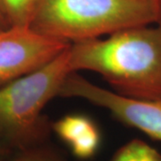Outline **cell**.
<instances>
[{"label": "cell", "mask_w": 161, "mask_h": 161, "mask_svg": "<svg viewBox=\"0 0 161 161\" xmlns=\"http://www.w3.org/2000/svg\"><path fill=\"white\" fill-rule=\"evenodd\" d=\"M68 54L72 73L98 74L111 91L125 97L161 98V28L157 24L72 43Z\"/></svg>", "instance_id": "1"}, {"label": "cell", "mask_w": 161, "mask_h": 161, "mask_svg": "<svg viewBox=\"0 0 161 161\" xmlns=\"http://www.w3.org/2000/svg\"><path fill=\"white\" fill-rule=\"evenodd\" d=\"M69 47L43 67L0 87V143L14 153L47 143L52 128L43 110L72 73Z\"/></svg>", "instance_id": "3"}, {"label": "cell", "mask_w": 161, "mask_h": 161, "mask_svg": "<svg viewBox=\"0 0 161 161\" xmlns=\"http://www.w3.org/2000/svg\"><path fill=\"white\" fill-rule=\"evenodd\" d=\"M149 144L139 139H133L115 151L110 161H143Z\"/></svg>", "instance_id": "9"}, {"label": "cell", "mask_w": 161, "mask_h": 161, "mask_svg": "<svg viewBox=\"0 0 161 161\" xmlns=\"http://www.w3.org/2000/svg\"><path fill=\"white\" fill-rule=\"evenodd\" d=\"M14 153L0 143V161H9Z\"/></svg>", "instance_id": "11"}, {"label": "cell", "mask_w": 161, "mask_h": 161, "mask_svg": "<svg viewBox=\"0 0 161 161\" xmlns=\"http://www.w3.org/2000/svg\"><path fill=\"white\" fill-rule=\"evenodd\" d=\"M58 97L81 98L105 108L125 125L161 142V98H128L92 83L78 73L67 75Z\"/></svg>", "instance_id": "4"}, {"label": "cell", "mask_w": 161, "mask_h": 161, "mask_svg": "<svg viewBox=\"0 0 161 161\" xmlns=\"http://www.w3.org/2000/svg\"><path fill=\"white\" fill-rule=\"evenodd\" d=\"M158 20L156 24L161 28V0H158Z\"/></svg>", "instance_id": "13"}, {"label": "cell", "mask_w": 161, "mask_h": 161, "mask_svg": "<svg viewBox=\"0 0 161 161\" xmlns=\"http://www.w3.org/2000/svg\"><path fill=\"white\" fill-rule=\"evenodd\" d=\"M9 161H70L47 143L15 152Z\"/></svg>", "instance_id": "8"}, {"label": "cell", "mask_w": 161, "mask_h": 161, "mask_svg": "<svg viewBox=\"0 0 161 161\" xmlns=\"http://www.w3.org/2000/svg\"><path fill=\"white\" fill-rule=\"evenodd\" d=\"M52 131L80 159H89L97 154L101 143V134L92 118L74 114L59 118L51 124Z\"/></svg>", "instance_id": "6"}, {"label": "cell", "mask_w": 161, "mask_h": 161, "mask_svg": "<svg viewBox=\"0 0 161 161\" xmlns=\"http://www.w3.org/2000/svg\"><path fill=\"white\" fill-rule=\"evenodd\" d=\"M7 28H9L8 24L6 23V19L4 17V15L2 14V12L0 10V31H3V30H6Z\"/></svg>", "instance_id": "12"}, {"label": "cell", "mask_w": 161, "mask_h": 161, "mask_svg": "<svg viewBox=\"0 0 161 161\" xmlns=\"http://www.w3.org/2000/svg\"><path fill=\"white\" fill-rule=\"evenodd\" d=\"M71 44L30 26H11L0 31V87L43 67Z\"/></svg>", "instance_id": "5"}, {"label": "cell", "mask_w": 161, "mask_h": 161, "mask_svg": "<svg viewBox=\"0 0 161 161\" xmlns=\"http://www.w3.org/2000/svg\"><path fill=\"white\" fill-rule=\"evenodd\" d=\"M158 0H39L29 26L71 43L158 20Z\"/></svg>", "instance_id": "2"}, {"label": "cell", "mask_w": 161, "mask_h": 161, "mask_svg": "<svg viewBox=\"0 0 161 161\" xmlns=\"http://www.w3.org/2000/svg\"><path fill=\"white\" fill-rule=\"evenodd\" d=\"M143 161H161V153L149 145Z\"/></svg>", "instance_id": "10"}, {"label": "cell", "mask_w": 161, "mask_h": 161, "mask_svg": "<svg viewBox=\"0 0 161 161\" xmlns=\"http://www.w3.org/2000/svg\"><path fill=\"white\" fill-rule=\"evenodd\" d=\"M39 0H0V10L9 27L29 26Z\"/></svg>", "instance_id": "7"}]
</instances>
